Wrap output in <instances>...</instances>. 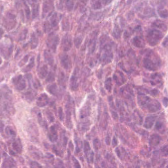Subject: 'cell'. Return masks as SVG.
Returning a JSON list of instances; mask_svg holds the SVG:
<instances>
[{"instance_id":"obj_1","label":"cell","mask_w":168,"mask_h":168,"mask_svg":"<svg viewBox=\"0 0 168 168\" xmlns=\"http://www.w3.org/2000/svg\"><path fill=\"white\" fill-rule=\"evenodd\" d=\"M137 99L139 107L149 112H156L161 108L160 103L157 100L151 99L142 93H139Z\"/></svg>"},{"instance_id":"obj_2","label":"cell","mask_w":168,"mask_h":168,"mask_svg":"<svg viewBox=\"0 0 168 168\" xmlns=\"http://www.w3.org/2000/svg\"><path fill=\"white\" fill-rule=\"evenodd\" d=\"M146 57L143 59V65L146 69L151 71L158 70L161 65L160 59L156 56L151 50H146L145 51Z\"/></svg>"},{"instance_id":"obj_3","label":"cell","mask_w":168,"mask_h":168,"mask_svg":"<svg viewBox=\"0 0 168 168\" xmlns=\"http://www.w3.org/2000/svg\"><path fill=\"white\" fill-rule=\"evenodd\" d=\"M164 35L161 31L156 28H153L148 31L146 38L149 45L154 46L160 43Z\"/></svg>"},{"instance_id":"obj_4","label":"cell","mask_w":168,"mask_h":168,"mask_svg":"<svg viewBox=\"0 0 168 168\" xmlns=\"http://www.w3.org/2000/svg\"><path fill=\"white\" fill-rule=\"evenodd\" d=\"M79 78V70L77 68L74 69L73 74L71 76L70 82V90L77 91L78 89V80Z\"/></svg>"},{"instance_id":"obj_5","label":"cell","mask_w":168,"mask_h":168,"mask_svg":"<svg viewBox=\"0 0 168 168\" xmlns=\"http://www.w3.org/2000/svg\"><path fill=\"white\" fill-rule=\"evenodd\" d=\"M72 103L70 100L68 101V103H67L65 107L66 116V125L69 128H72V111H71V105Z\"/></svg>"},{"instance_id":"obj_6","label":"cell","mask_w":168,"mask_h":168,"mask_svg":"<svg viewBox=\"0 0 168 168\" xmlns=\"http://www.w3.org/2000/svg\"><path fill=\"white\" fill-rule=\"evenodd\" d=\"M155 15L154 9L150 7H146L140 12L139 17L142 19H149Z\"/></svg>"},{"instance_id":"obj_7","label":"cell","mask_w":168,"mask_h":168,"mask_svg":"<svg viewBox=\"0 0 168 168\" xmlns=\"http://www.w3.org/2000/svg\"><path fill=\"white\" fill-rule=\"evenodd\" d=\"M90 113H91V106H90V103L87 102L80 110V118H85L89 116Z\"/></svg>"},{"instance_id":"obj_8","label":"cell","mask_w":168,"mask_h":168,"mask_svg":"<svg viewBox=\"0 0 168 168\" xmlns=\"http://www.w3.org/2000/svg\"><path fill=\"white\" fill-rule=\"evenodd\" d=\"M49 103V98L48 96L46 94H42L38 97L37 100V106L38 107L43 108L45 107Z\"/></svg>"},{"instance_id":"obj_9","label":"cell","mask_w":168,"mask_h":168,"mask_svg":"<svg viewBox=\"0 0 168 168\" xmlns=\"http://www.w3.org/2000/svg\"><path fill=\"white\" fill-rule=\"evenodd\" d=\"M156 118V116L155 115H150L147 116L145 119L143 127L146 129H151L155 123Z\"/></svg>"},{"instance_id":"obj_10","label":"cell","mask_w":168,"mask_h":168,"mask_svg":"<svg viewBox=\"0 0 168 168\" xmlns=\"http://www.w3.org/2000/svg\"><path fill=\"white\" fill-rule=\"evenodd\" d=\"M37 96V92L32 89H29L27 91L24 93L23 97L28 102H32Z\"/></svg>"},{"instance_id":"obj_11","label":"cell","mask_w":168,"mask_h":168,"mask_svg":"<svg viewBox=\"0 0 168 168\" xmlns=\"http://www.w3.org/2000/svg\"><path fill=\"white\" fill-rule=\"evenodd\" d=\"M132 43L135 47L138 48H144L146 46L145 40L141 36H137L133 38Z\"/></svg>"},{"instance_id":"obj_12","label":"cell","mask_w":168,"mask_h":168,"mask_svg":"<svg viewBox=\"0 0 168 168\" xmlns=\"http://www.w3.org/2000/svg\"><path fill=\"white\" fill-rule=\"evenodd\" d=\"M48 138L51 142H55L58 139L57 131L54 126H52L50 127V131L48 134Z\"/></svg>"},{"instance_id":"obj_13","label":"cell","mask_w":168,"mask_h":168,"mask_svg":"<svg viewBox=\"0 0 168 168\" xmlns=\"http://www.w3.org/2000/svg\"><path fill=\"white\" fill-rule=\"evenodd\" d=\"M161 141V137L156 134H154L150 137L149 145L151 147H155L159 145Z\"/></svg>"},{"instance_id":"obj_14","label":"cell","mask_w":168,"mask_h":168,"mask_svg":"<svg viewBox=\"0 0 168 168\" xmlns=\"http://www.w3.org/2000/svg\"><path fill=\"white\" fill-rule=\"evenodd\" d=\"M152 26L156 28L160 29L164 32H166L168 30L167 25L160 20H156L153 21L152 24Z\"/></svg>"},{"instance_id":"obj_15","label":"cell","mask_w":168,"mask_h":168,"mask_svg":"<svg viewBox=\"0 0 168 168\" xmlns=\"http://www.w3.org/2000/svg\"><path fill=\"white\" fill-rule=\"evenodd\" d=\"M16 166V163L15 160L11 157H9L4 160L2 167L3 168H13L15 167Z\"/></svg>"},{"instance_id":"obj_16","label":"cell","mask_w":168,"mask_h":168,"mask_svg":"<svg viewBox=\"0 0 168 168\" xmlns=\"http://www.w3.org/2000/svg\"><path fill=\"white\" fill-rule=\"evenodd\" d=\"M90 125H91V122L90 120L88 119L81 121L78 124V130L84 132H87L89 129H90Z\"/></svg>"},{"instance_id":"obj_17","label":"cell","mask_w":168,"mask_h":168,"mask_svg":"<svg viewBox=\"0 0 168 168\" xmlns=\"http://www.w3.org/2000/svg\"><path fill=\"white\" fill-rule=\"evenodd\" d=\"M12 147L17 153H21L22 151V145L20 139H16L12 143Z\"/></svg>"},{"instance_id":"obj_18","label":"cell","mask_w":168,"mask_h":168,"mask_svg":"<svg viewBox=\"0 0 168 168\" xmlns=\"http://www.w3.org/2000/svg\"><path fill=\"white\" fill-rule=\"evenodd\" d=\"M150 3L154 7H157L158 9L164 8L167 4V0H151Z\"/></svg>"},{"instance_id":"obj_19","label":"cell","mask_w":168,"mask_h":168,"mask_svg":"<svg viewBox=\"0 0 168 168\" xmlns=\"http://www.w3.org/2000/svg\"><path fill=\"white\" fill-rule=\"evenodd\" d=\"M46 90L50 93V94H52L54 96H57L58 94L59 90L58 86L55 84L49 85L46 87Z\"/></svg>"},{"instance_id":"obj_20","label":"cell","mask_w":168,"mask_h":168,"mask_svg":"<svg viewBox=\"0 0 168 168\" xmlns=\"http://www.w3.org/2000/svg\"><path fill=\"white\" fill-rule=\"evenodd\" d=\"M158 13L162 19H167L168 17V10L164 8L158 9Z\"/></svg>"},{"instance_id":"obj_21","label":"cell","mask_w":168,"mask_h":168,"mask_svg":"<svg viewBox=\"0 0 168 168\" xmlns=\"http://www.w3.org/2000/svg\"><path fill=\"white\" fill-rule=\"evenodd\" d=\"M47 68L46 66H44L40 68L39 72L38 73V76L41 79H43L46 77H47Z\"/></svg>"},{"instance_id":"obj_22","label":"cell","mask_w":168,"mask_h":168,"mask_svg":"<svg viewBox=\"0 0 168 168\" xmlns=\"http://www.w3.org/2000/svg\"><path fill=\"white\" fill-rule=\"evenodd\" d=\"M66 81V77L65 74L63 73L60 74L58 78V82L59 84H60L61 86H65Z\"/></svg>"},{"instance_id":"obj_23","label":"cell","mask_w":168,"mask_h":168,"mask_svg":"<svg viewBox=\"0 0 168 168\" xmlns=\"http://www.w3.org/2000/svg\"><path fill=\"white\" fill-rule=\"evenodd\" d=\"M5 133L8 137H15L16 136L15 132L10 126H8L5 128Z\"/></svg>"},{"instance_id":"obj_24","label":"cell","mask_w":168,"mask_h":168,"mask_svg":"<svg viewBox=\"0 0 168 168\" xmlns=\"http://www.w3.org/2000/svg\"><path fill=\"white\" fill-rule=\"evenodd\" d=\"M74 142H75L76 145V153H80L81 149L83 147L82 142L79 139L76 138L74 139Z\"/></svg>"},{"instance_id":"obj_25","label":"cell","mask_w":168,"mask_h":168,"mask_svg":"<svg viewBox=\"0 0 168 168\" xmlns=\"http://www.w3.org/2000/svg\"><path fill=\"white\" fill-rule=\"evenodd\" d=\"M38 121L39 124L41 125L42 127H43L44 129H47V124L46 121V120H43L42 118V115L40 112H39L38 115Z\"/></svg>"},{"instance_id":"obj_26","label":"cell","mask_w":168,"mask_h":168,"mask_svg":"<svg viewBox=\"0 0 168 168\" xmlns=\"http://www.w3.org/2000/svg\"><path fill=\"white\" fill-rule=\"evenodd\" d=\"M26 87V82L25 80L22 78L19 83L17 85H16V89L19 91H21V90L25 89Z\"/></svg>"},{"instance_id":"obj_27","label":"cell","mask_w":168,"mask_h":168,"mask_svg":"<svg viewBox=\"0 0 168 168\" xmlns=\"http://www.w3.org/2000/svg\"><path fill=\"white\" fill-rule=\"evenodd\" d=\"M105 88L108 92H111L112 89V80L111 77L107 78L105 82Z\"/></svg>"},{"instance_id":"obj_28","label":"cell","mask_w":168,"mask_h":168,"mask_svg":"<svg viewBox=\"0 0 168 168\" xmlns=\"http://www.w3.org/2000/svg\"><path fill=\"white\" fill-rule=\"evenodd\" d=\"M85 155H86V159H87L88 162V163H92L93 160H94V153L93 151L91 150L88 153L86 154Z\"/></svg>"},{"instance_id":"obj_29","label":"cell","mask_w":168,"mask_h":168,"mask_svg":"<svg viewBox=\"0 0 168 168\" xmlns=\"http://www.w3.org/2000/svg\"><path fill=\"white\" fill-rule=\"evenodd\" d=\"M155 129L158 131L161 132L162 130H164V124L161 121H157L155 125Z\"/></svg>"},{"instance_id":"obj_30","label":"cell","mask_w":168,"mask_h":168,"mask_svg":"<svg viewBox=\"0 0 168 168\" xmlns=\"http://www.w3.org/2000/svg\"><path fill=\"white\" fill-rule=\"evenodd\" d=\"M121 31L118 26H116L115 27L113 31V36L116 39H119L120 38L121 36Z\"/></svg>"},{"instance_id":"obj_31","label":"cell","mask_w":168,"mask_h":168,"mask_svg":"<svg viewBox=\"0 0 168 168\" xmlns=\"http://www.w3.org/2000/svg\"><path fill=\"white\" fill-rule=\"evenodd\" d=\"M54 81H55V75L52 72H50L46 77V82H53Z\"/></svg>"},{"instance_id":"obj_32","label":"cell","mask_w":168,"mask_h":168,"mask_svg":"<svg viewBox=\"0 0 168 168\" xmlns=\"http://www.w3.org/2000/svg\"><path fill=\"white\" fill-rule=\"evenodd\" d=\"M93 146L95 150L99 149H100L101 146V143L100 141L98 139H94V141L93 142Z\"/></svg>"},{"instance_id":"obj_33","label":"cell","mask_w":168,"mask_h":168,"mask_svg":"<svg viewBox=\"0 0 168 168\" xmlns=\"http://www.w3.org/2000/svg\"><path fill=\"white\" fill-rule=\"evenodd\" d=\"M84 152L85 154L88 153L89 151H91V147H90V145L88 142L87 141H84Z\"/></svg>"},{"instance_id":"obj_34","label":"cell","mask_w":168,"mask_h":168,"mask_svg":"<svg viewBox=\"0 0 168 168\" xmlns=\"http://www.w3.org/2000/svg\"><path fill=\"white\" fill-rule=\"evenodd\" d=\"M22 76L19 75V76L15 77L12 80V83L15 85H17L19 83L20 81L22 80Z\"/></svg>"},{"instance_id":"obj_35","label":"cell","mask_w":168,"mask_h":168,"mask_svg":"<svg viewBox=\"0 0 168 168\" xmlns=\"http://www.w3.org/2000/svg\"><path fill=\"white\" fill-rule=\"evenodd\" d=\"M161 152L164 156H168V146H163L161 149Z\"/></svg>"},{"instance_id":"obj_36","label":"cell","mask_w":168,"mask_h":168,"mask_svg":"<svg viewBox=\"0 0 168 168\" xmlns=\"http://www.w3.org/2000/svg\"><path fill=\"white\" fill-rule=\"evenodd\" d=\"M58 113L59 119H60V121L62 122V121H63V120H64V113H63L62 108L61 107H60V108H59Z\"/></svg>"},{"instance_id":"obj_37","label":"cell","mask_w":168,"mask_h":168,"mask_svg":"<svg viewBox=\"0 0 168 168\" xmlns=\"http://www.w3.org/2000/svg\"><path fill=\"white\" fill-rule=\"evenodd\" d=\"M46 115H47L48 120H50V122H53L54 121V117L53 115L52 114V112L48 111H46Z\"/></svg>"},{"instance_id":"obj_38","label":"cell","mask_w":168,"mask_h":168,"mask_svg":"<svg viewBox=\"0 0 168 168\" xmlns=\"http://www.w3.org/2000/svg\"><path fill=\"white\" fill-rule=\"evenodd\" d=\"M30 167L32 168H42V166L36 161H31L30 164Z\"/></svg>"},{"instance_id":"obj_39","label":"cell","mask_w":168,"mask_h":168,"mask_svg":"<svg viewBox=\"0 0 168 168\" xmlns=\"http://www.w3.org/2000/svg\"><path fill=\"white\" fill-rule=\"evenodd\" d=\"M72 160L74 164V167L76 168H81V166L78 161L74 156H72Z\"/></svg>"},{"instance_id":"obj_40","label":"cell","mask_w":168,"mask_h":168,"mask_svg":"<svg viewBox=\"0 0 168 168\" xmlns=\"http://www.w3.org/2000/svg\"><path fill=\"white\" fill-rule=\"evenodd\" d=\"M33 65H34V64H33V62H31L30 64H29V65L27 67H26V68L23 69V70H22V71L23 72H25V73L29 72V71L31 70L32 69V68H33Z\"/></svg>"},{"instance_id":"obj_41","label":"cell","mask_w":168,"mask_h":168,"mask_svg":"<svg viewBox=\"0 0 168 168\" xmlns=\"http://www.w3.org/2000/svg\"><path fill=\"white\" fill-rule=\"evenodd\" d=\"M46 159L48 160V161H50L53 162L54 161V156L53 155H52L50 153H47L46 154Z\"/></svg>"},{"instance_id":"obj_42","label":"cell","mask_w":168,"mask_h":168,"mask_svg":"<svg viewBox=\"0 0 168 168\" xmlns=\"http://www.w3.org/2000/svg\"><path fill=\"white\" fill-rule=\"evenodd\" d=\"M33 85L35 89L39 88L40 86V82L38 80H36L35 81H33Z\"/></svg>"},{"instance_id":"obj_43","label":"cell","mask_w":168,"mask_h":168,"mask_svg":"<svg viewBox=\"0 0 168 168\" xmlns=\"http://www.w3.org/2000/svg\"><path fill=\"white\" fill-rule=\"evenodd\" d=\"M159 91L157 89H154L153 90H151L149 92V94H150L151 95L154 96H156L158 94H159Z\"/></svg>"},{"instance_id":"obj_44","label":"cell","mask_w":168,"mask_h":168,"mask_svg":"<svg viewBox=\"0 0 168 168\" xmlns=\"http://www.w3.org/2000/svg\"><path fill=\"white\" fill-rule=\"evenodd\" d=\"M162 46L165 47H167L168 46V36L166 37L164 39L162 42Z\"/></svg>"},{"instance_id":"obj_45","label":"cell","mask_w":168,"mask_h":168,"mask_svg":"<svg viewBox=\"0 0 168 168\" xmlns=\"http://www.w3.org/2000/svg\"><path fill=\"white\" fill-rule=\"evenodd\" d=\"M56 165V167H58V168H63V167H64L63 163V162L61 160L58 159Z\"/></svg>"},{"instance_id":"obj_46","label":"cell","mask_w":168,"mask_h":168,"mask_svg":"<svg viewBox=\"0 0 168 168\" xmlns=\"http://www.w3.org/2000/svg\"><path fill=\"white\" fill-rule=\"evenodd\" d=\"M62 139L63 141V146H66L67 144V142H68V138H67L65 135L64 133V134H63V137H62Z\"/></svg>"},{"instance_id":"obj_47","label":"cell","mask_w":168,"mask_h":168,"mask_svg":"<svg viewBox=\"0 0 168 168\" xmlns=\"http://www.w3.org/2000/svg\"><path fill=\"white\" fill-rule=\"evenodd\" d=\"M163 105L165 108H167L168 106V98L167 97H164L163 99Z\"/></svg>"},{"instance_id":"obj_48","label":"cell","mask_w":168,"mask_h":168,"mask_svg":"<svg viewBox=\"0 0 168 168\" xmlns=\"http://www.w3.org/2000/svg\"><path fill=\"white\" fill-rule=\"evenodd\" d=\"M117 144H118V141H117V139L115 138V137H113L112 142V146L113 147H115L117 146Z\"/></svg>"},{"instance_id":"obj_49","label":"cell","mask_w":168,"mask_h":168,"mask_svg":"<svg viewBox=\"0 0 168 168\" xmlns=\"http://www.w3.org/2000/svg\"><path fill=\"white\" fill-rule=\"evenodd\" d=\"M111 137L110 135H107L106 137V139H105V142H106V143L108 146H109L111 143Z\"/></svg>"},{"instance_id":"obj_50","label":"cell","mask_w":168,"mask_h":168,"mask_svg":"<svg viewBox=\"0 0 168 168\" xmlns=\"http://www.w3.org/2000/svg\"><path fill=\"white\" fill-rule=\"evenodd\" d=\"M111 115H112V117L113 118L115 119V120H117L118 118V115H117V113L115 111H111Z\"/></svg>"},{"instance_id":"obj_51","label":"cell","mask_w":168,"mask_h":168,"mask_svg":"<svg viewBox=\"0 0 168 168\" xmlns=\"http://www.w3.org/2000/svg\"><path fill=\"white\" fill-rule=\"evenodd\" d=\"M115 152H116V154H117L118 157L119 158H121V153H120V149H119L118 147H117V148L115 149Z\"/></svg>"},{"instance_id":"obj_52","label":"cell","mask_w":168,"mask_h":168,"mask_svg":"<svg viewBox=\"0 0 168 168\" xmlns=\"http://www.w3.org/2000/svg\"><path fill=\"white\" fill-rule=\"evenodd\" d=\"M25 78L30 82V81H31L32 79V76L31 74H26L25 76Z\"/></svg>"},{"instance_id":"obj_53","label":"cell","mask_w":168,"mask_h":168,"mask_svg":"<svg viewBox=\"0 0 168 168\" xmlns=\"http://www.w3.org/2000/svg\"><path fill=\"white\" fill-rule=\"evenodd\" d=\"M52 150H53V151L54 153L56 154V155H60V153H59H59L58 150H57V149L55 146H53Z\"/></svg>"},{"instance_id":"obj_54","label":"cell","mask_w":168,"mask_h":168,"mask_svg":"<svg viewBox=\"0 0 168 168\" xmlns=\"http://www.w3.org/2000/svg\"><path fill=\"white\" fill-rule=\"evenodd\" d=\"M108 101L110 102V106L111 107H114V105H113V100H112V97H109L108 98Z\"/></svg>"},{"instance_id":"obj_55","label":"cell","mask_w":168,"mask_h":168,"mask_svg":"<svg viewBox=\"0 0 168 168\" xmlns=\"http://www.w3.org/2000/svg\"><path fill=\"white\" fill-rule=\"evenodd\" d=\"M138 0H128V4H131V3H134Z\"/></svg>"},{"instance_id":"obj_56","label":"cell","mask_w":168,"mask_h":168,"mask_svg":"<svg viewBox=\"0 0 168 168\" xmlns=\"http://www.w3.org/2000/svg\"><path fill=\"white\" fill-rule=\"evenodd\" d=\"M3 126H4V124H3V123L1 122V132H3Z\"/></svg>"},{"instance_id":"obj_57","label":"cell","mask_w":168,"mask_h":168,"mask_svg":"<svg viewBox=\"0 0 168 168\" xmlns=\"http://www.w3.org/2000/svg\"><path fill=\"white\" fill-rule=\"evenodd\" d=\"M14 152L12 151H11V150H9V153L11 154H12V155H15V154L14 153Z\"/></svg>"},{"instance_id":"obj_58","label":"cell","mask_w":168,"mask_h":168,"mask_svg":"<svg viewBox=\"0 0 168 168\" xmlns=\"http://www.w3.org/2000/svg\"><path fill=\"white\" fill-rule=\"evenodd\" d=\"M167 168H168V165L167 166Z\"/></svg>"}]
</instances>
